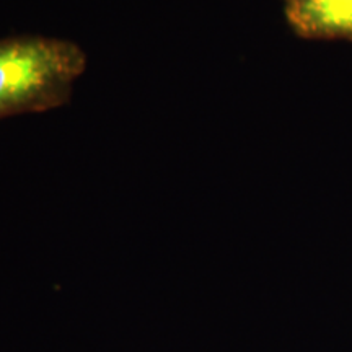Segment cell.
Returning a JSON list of instances; mask_svg holds the SVG:
<instances>
[{"instance_id":"obj_1","label":"cell","mask_w":352,"mask_h":352,"mask_svg":"<svg viewBox=\"0 0 352 352\" xmlns=\"http://www.w3.org/2000/svg\"><path fill=\"white\" fill-rule=\"evenodd\" d=\"M85 67V52L64 39H0V120L63 107Z\"/></svg>"},{"instance_id":"obj_2","label":"cell","mask_w":352,"mask_h":352,"mask_svg":"<svg viewBox=\"0 0 352 352\" xmlns=\"http://www.w3.org/2000/svg\"><path fill=\"white\" fill-rule=\"evenodd\" d=\"M285 16L302 38L352 41V0H285Z\"/></svg>"}]
</instances>
